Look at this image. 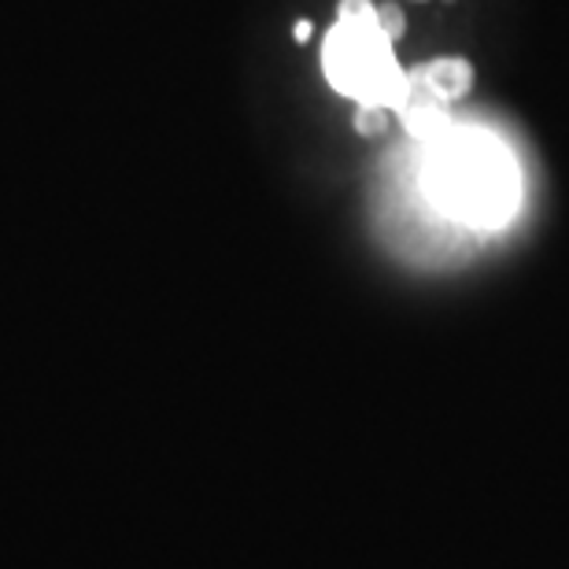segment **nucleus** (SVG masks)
Returning a JSON list of instances; mask_svg holds the SVG:
<instances>
[{
	"label": "nucleus",
	"mask_w": 569,
	"mask_h": 569,
	"mask_svg": "<svg viewBox=\"0 0 569 569\" xmlns=\"http://www.w3.org/2000/svg\"><path fill=\"white\" fill-rule=\"evenodd\" d=\"M432 192L462 219L492 226L515 208V170L496 141L451 130L432 152Z\"/></svg>",
	"instance_id": "nucleus-1"
},
{
	"label": "nucleus",
	"mask_w": 569,
	"mask_h": 569,
	"mask_svg": "<svg viewBox=\"0 0 569 569\" xmlns=\"http://www.w3.org/2000/svg\"><path fill=\"white\" fill-rule=\"evenodd\" d=\"M322 71L329 86L359 104H381L396 111L407 97V71L392 60V41L373 22H345L326 33Z\"/></svg>",
	"instance_id": "nucleus-2"
},
{
	"label": "nucleus",
	"mask_w": 569,
	"mask_h": 569,
	"mask_svg": "<svg viewBox=\"0 0 569 569\" xmlns=\"http://www.w3.org/2000/svg\"><path fill=\"white\" fill-rule=\"evenodd\" d=\"M396 116L403 119V130L422 144H437L451 133L448 104L422 82V67L407 71V97H403V104L396 108Z\"/></svg>",
	"instance_id": "nucleus-3"
},
{
	"label": "nucleus",
	"mask_w": 569,
	"mask_h": 569,
	"mask_svg": "<svg viewBox=\"0 0 569 569\" xmlns=\"http://www.w3.org/2000/svg\"><path fill=\"white\" fill-rule=\"evenodd\" d=\"M422 82L443 100V104H451V100H462L466 93H470L473 67L466 63L462 56H440V60L422 67Z\"/></svg>",
	"instance_id": "nucleus-4"
},
{
	"label": "nucleus",
	"mask_w": 569,
	"mask_h": 569,
	"mask_svg": "<svg viewBox=\"0 0 569 569\" xmlns=\"http://www.w3.org/2000/svg\"><path fill=\"white\" fill-rule=\"evenodd\" d=\"M351 127L362 138H381L385 130H389V108L381 104H359L356 116H351Z\"/></svg>",
	"instance_id": "nucleus-5"
},
{
	"label": "nucleus",
	"mask_w": 569,
	"mask_h": 569,
	"mask_svg": "<svg viewBox=\"0 0 569 569\" xmlns=\"http://www.w3.org/2000/svg\"><path fill=\"white\" fill-rule=\"evenodd\" d=\"M378 30L389 38L392 44L407 33V16L400 4H392V0H385V4H378Z\"/></svg>",
	"instance_id": "nucleus-6"
},
{
	"label": "nucleus",
	"mask_w": 569,
	"mask_h": 569,
	"mask_svg": "<svg viewBox=\"0 0 569 569\" xmlns=\"http://www.w3.org/2000/svg\"><path fill=\"white\" fill-rule=\"evenodd\" d=\"M337 19H345V22H373V19H378V8H373L370 0H340Z\"/></svg>",
	"instance_id": "nucleus-7"
},
{
	"label": "nucleus",
	"mask_w": 569,
	"mask_h": 569,
	"mask_svg": "<svg viewBox=\"0 0 569 569\" xmlns=\"http://www.w3.org/2000/svg\"><path fill=\"white\" fill-rule=\"evenodd\" d=\"M292 38H296V41H307V38H311V22H307V19L292 22Z\"/></svg>",
	"instance_id": "nucleus-8"
}]
</instances>
